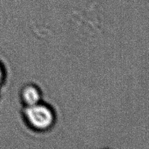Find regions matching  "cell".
<instances>
[{
	"label": "cell",
	"mask_w": 149,
	"mask_h": 149,
	"mask_svg": "<svg viewBox=\"0 0 149 149\" xmlns=\"http://www.w3.org/2000/svg\"><path fill=\"white\" fill-rule=\"evenodd\" d=\"M20 115L25 125L37 132H45L52 130L58 118L53 106L44 101L33 106L22 107Z\"/></svg>",
	"instance_id": "1"
},
{
	"label": "cell",
	"mask_w": 149,
	"mask_h": 149,
	"mask_svg": "<svg viewBox=\"0 0 149 149\" xmlns=\"http://www.w3.org/2000/svg\"><path fill=\"white\" fill-rule=\"evenodd\" d=\"M22 107L33 106L43 101V93L38 84L29 82L23 84L18 93Z\"/></svg>",
	"instance_id": "2"
},
{
	"label": "cell",
	"mask_w": 149,
	"mask_h": 149,
	"mask_svg": "<svg viewBox=\"0 0 149 149\" xmlns=\"http://www.w3.org/2000/svg\"><path fill=\"white\" fill-rule=\"evenodd\" d=\"M7 70L5 65L0 60V98H1V92L5 86L7 80Z\"/></svg>",
	"instance_id": "3"
}]
</instances>
